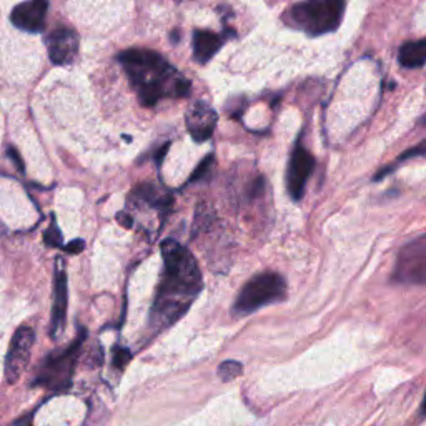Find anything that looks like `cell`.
Instances as JSON below:
<instances>
[{"label": "cell", "instance_id": "6", "mask_svg": "<svg viewBox=\"0 0 426 426\" xmlns=\"http://www.w3.org/2000/svg\"><path fill=\"white\" fill-rule=\"evenodd\" d=\"M393 280L405 285L426 284V237L420 235L398 253Z\"/></svg>", "mask_w": 426, "mask_h": 426}, {"label": "cell", "instance_id": "3", "mask_svg": "<svg viewBox=\"0 0 426 426\" xmlns=\"http://www.w3.org/2000/svg\"><path fill=\"white\" fill-rule=\"evenodd\" d=\"M343 14L344 0H303L290 7L285 21L308 36H323L338 29Z\"/></svg>", "mask_w": 426, "mask_h": 426}, {"label": "cell", "instance_id": "18", "mask_svg": "<svg viewBox=\"0 0 426 426\" xmlns=\"http://www.w3.org/2000/svg\"><path fill=\"white\" fill-rule=\"evenodd\" d=\"M44 240L49 247H62V234L59 228H57L55 222H52V225L47 228Z\"/></svg>", "mask_w": 426, "mask_h": 426}, {"label": "cell", "instance_id": "17", "mask_svg": "<svg viewBox=\"0 0 426 426\" xmlns=\"http://www.w3.org/2000/svg\"><path fill=\"white\" fill-rule=\"evenodd\" d=\"M213 162H215V157H213L212 153H210V155H207V157H205L203 160L200 162L199 166H197L195 172L192 173V177H190V180H188L190 184H193V181H199V180H201V178H203L205 175H207L208 170H210L212 166H213Z\"/></svg>", "mask_w": 426, "mask_h": 426}, {"label": "cell", "instance_id": "20", "mask_svg": "<svg viewBox=\"0 0 426 426\" xmlns=\"http://www.w3.org/2000/svg\"><path fill=\"white\" fill-rule=\"evenodd\" d=\"M7 157H9L10 160L14 162L15 166H17V168L21 170V172H24V160H22L21 153H18L17 150L14 149V147H9V149H7Z\"/></svg>", "mask_w": 426, "mask_h": 426}, {"label": "cell", "instance_id": "22", "mask_svg": "<svg viewBox=\"0 0 426 426\" xmlns=\"http://www.w3.org/2000/svg\"><path fill=\"white\" fill-rule=\"evenodd\" d=\"M117 218H118V223H122L123 227H127V228L131 227V222H130L131 218H130L129 215H125V213H118Z\"/></svg>", "mask_w": 426, "mask_h": 426}, {"label": "cell", "instance_id": "11", "mask_svg": "<svg viewBox=\"0 0 426 426\" xmlns=\"http://www.w3.org/2000/svg\"><path fill=\"white\" fill-rule=\"evenodd\" d=\"M216 112L203 100L192 103V107L185 115V123H187L188 134L195 142L203 143L212 137L216 127Z\"/></svg>", "mask_w": 426, "mask_h": 426}, {"label": "cell", "instance_id": "1", "mask_svg": "<svg viewBox=\"0 0 426 426\" xmlns=\"http://www.w3.org/2000/svg\"><path fill=\"white\" fill-rule=\"evenodd\" d=\"M164 272L150 312V328L164 331L177 323L203 288L200 266L195 257L177 240L162 243Z\"/></svg>", "mask_w": 426, "mask_h": 426}, {"label": "cell", "instance_id": "19", "mask_svg": "<svg viewBox=\"0 0 426 426\" xmlns=\"http://www.w3.org/2000/svg\"><path fill=\"white\" fill-rule=\"evenodd\" d=\"M130 358H131V353L129 350H125V348H120V351L117 350L115 351V356H114V365L115 366H120V368H123L127 365V363L130 362Z\"/></svg>", "mask_w": 426, "mask_h": 426}, {"label": "cell", "instance_id": "10", "mask_svg": "<svg viewBox=\"0 0 426 426\" xmlns=\"http://www.w3.org/2000/svg\"><path fill=\"white\" fill-rule=\"evenodd\" d=\"M47 10L49 0H25V2L14 7L10 21L17 29L30 34H38L45 27Z\"/></svg>", "mask_w": 426, "mask_h": 426}, {"label": "cell", "instance_id": "21", "mask_svg": "<svg viewBox=\"0 0 426 426\" xmlns=\"http://www.w3.org/2000/svg\"><path fill=\"white\" fill-rule=\"evenodd\" d=\"M85 243L84 240H73V242L68 243L67 247H64L65 251H68V253H80V251L84 250Z\"/></svg>", "mask_w": 426, "mask_h": 426}, {"label": "cell", "instance_id": "4", "mask_svg": "<svg viewBox=\"0 0 426 426\" xmlns=\"http://www.w3.org/2000/svg\"><path fill=\"white\" fill-rule=\"evenodd\" d=\"M85 336H87V331L82 328L75 342H72L65 350L53 351L45 356L44 362L38 366L34 385L45 386L49 390H67L72 383L73 370H75Z\"/></svg>", "mask_w": 426, "mask_h": 426}, {"label": "cell", "instance_id": "15", "mask_svg": "<svg viewBox=\"0 0 426 426\" xmlns=\"http://www.w3.org/2000/svg\"><path fill=\"white\" fill-rule=\"evenodd\" d=\"M425 153V142H421V143H418L416 147H413V149H410V150H406L405 153L403 155H400V157L397 158V162H394V164H391L390 166H385V168H381L379 170V172L377 173V177H375V180L377 181H379L381 180L383 177L385 175H388V173H391L393 172L394 168H397L398 165L401 164V162H405V160H410V158H414V157H421V155Z\"/></svg>", "mask_w": 426, "mask_h": 426}, {"label": "cell", "instance_id": "8", "mask_svg": "<svg viewBox=\"0 0 426 426\" xmlns=\"http://www.w3.org/2000/svg\"><path fill=\"white\" fill-rule=\"evenodd\" d=\"M315 168V158L303 149L301 145H297L293 149L292 157H290L288 170H286V188H288L290 197L293 200H300L303 197L305 185Z\"/></svg>", "mask_w": 426, "mask_h": 426}, {"label": "cell", "instance_id": "2", "mask_svg": "<svg viewBox=\"0 0 426 426\" xmlns=\"http://www.w3.org/2000/svg\"><path fill=\"white\" fill-rule=\"evenodd\" d=\"M118 62L143 107H153L162 99H184L190 95V80L153 50H123Z\"/></svg>", "mask_w": 426, "mask_h": 426}, {"label": "cell", "instance_id": "14", "mask_svg": "<svg viewBox=\"0 0 426 426\" xmlns=\"http://www.w3.org/2000/svg\"><path fill=\"white\" fill-rule=\"evenodd\" d=\"M398 60L405 68H420L426 60V42L423 38L413 42H406L398 52Z\"/></svg>", "mask_w": 426, "mask_h": 426}, {"label": "cell", "instance_id": "9", "mask_svg": "<svg viewBox=\"0 0 426 426\" xmlns=\"http://www.w3.org/2000/svg\"><path fill=\"white\" fill-rule=\"evenodd\" d=\"M49 57L53 65H68L75 60L79 53V36L75 30L67 27H59L52 30L45 38Z\"/></svg>", "mask_w": 426, "mask_h": 426}, {"label": "cell", "instance_id": "13", "mask_svg": "<svg viewBox=\"0 0 426 426\" xmlns=\"http://www.w3.org/2000/svg\"><path fill=\"white\" fill-rule=\"evenodd\" d=\"M223 38L210 30H195L193 32V57L199 64H207L218 52Z\"/></svg>", "mask_w": 426, "mask_h": 426}, {"label": "cell", "instance_id": "23", "mask_svg": "<svg viewBox=\"0 0 426 426\" xmlns=\"http://www.w3.org/2000/svg\"><path fill=\"white\" fill-rule=\"evenodd\" d=\"M30 414L29 416H25V418H22V420H18V421H15V423L12 425V426H32V423H30Z\"/></svg>", "mask_w": 426, "mask_h": 426}, {"label": "cell", "instance_id": "12", "mask_svg": "<svg viewBox=\"0 0 426 426\" xmlns=\"http://www.w3.org/2000/svg\"><path fill=\"white\" fill-rule=\"evenodd\" d=\"M67 273H65L64 265L59 262L55 270V281H53V308H52V325H50V335L53 340H57L64 333L65 316H67Z\"/></svg>", "mask_w": 426, "mask_h": 426}, {"label": "cell", "instance_id": "5", "mask_svg": "<svg viewBox=\"0 0 426 426\" xmlns=\"http://www.w3.org/2000/svg\"><path fill=\"white\" fill-rule=\"evenodd\" d=\"M286 284L284 277L273 272H265L253 277L240 290L234 310L238 315L257 312L258 308L284 300Z\"/></svg>", "mask_w": 426, "mask_h": 426}, {"label": "cell", "instance_id": "16", "mask_svg": "<svg viewBox=\"0 0 426 426\" xmlns=\"http://www.w3.org/2000/svg\"><path fill=\"white\" fill-rule=\"evenodd\" d=\"M243 371V365L240 362H235V360H227L223 362L222 365L218 366V377L222 381H231L237 377H240Z\"/></svg>", "mask_w": 426, "mask_h": 426}, {"label": "cell", "instance_id": "7", "mask_svg": "<svg viewBox=\"0 0 426 426\" xmlns=\"http://www.w3.org/2000/svg\"><path fill=\"white\" fill-rule=\"evenodd\" d=\"M34 342H36V333L30 327H21L14 333L9 353L5 356V378L9 383H15L24 375L32 355Z\"/></svg>", "mask_w": 426, "mask_h": 426}]
</instances>
